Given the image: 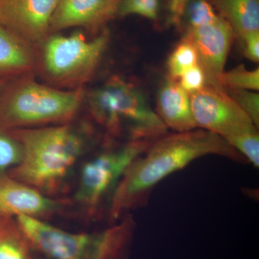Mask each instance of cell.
I'll return each mask as SVG.
<instances>
[{
  "label": "cell",
  "instance_id": "cell-1",
  "mask_svg": "<svg viewBox=\"0 0 259 259\" xmlns=\"http://www.w3.org/2000/svg\"><path fill=\"white\" fill-rule=\"evenodd\" d=\"M211 155L247 163L224 139L205 130L166 134L153 141L133 162L117 185L107 207L109 221L115 223L144 205L162 181L198 158Z\"/></svg>",
  "mask_w": 259,
  "mask_h": 259
},
{
  "label": "cell",
  "instance_id": "cell-2",
  "mask_svg": "<svg viewBox=\"0 0 259 259\" xmlns=\"http://www.w3.org/2000/svg\"><path fill=\"white\" fill-rule=\"evenodd\" d=\"M23 148L8 175L54 197L88 150L89 137L70 123L10 131Z\"/></svg>",
  "mask_w": 259,
  "mask_h": 259
},
{
  "label": "cell",
  "instance_id": "cell-3",
  "mask_svg": "<svg viewBox=\"0 0 259 259\" xmlns=\"http://www.w3.org/2000/svg\"><path fill=\"white\" fill-rule=\"evenodd\" d=\"M14 219L32 259H127L136 226L129 214L93 233H71L40 218Z\"/></svg>",
  "mask_w": 259,
  "mask_h": 259
},
{
  "label": "cell",
  "instance_id": "cell-4",
  "mask_svg": "<svg viewBox=\"0 0 259 259\" xmlns=\"http://www.w3.org/2000/svg\"><path fill=\"white\" fill-rule=\"evenodd\" d=\"M86 97L83 88L64 90L34 76L8 81L0 90V127L13 131L70 123Z\"/></svg>",
  "mask_w": 259,
  "mask_h": 259
},
{
  "label": "cell",
  "instance_id": "cell-5",
  "mask_svg": "<svg viewBox=\"0 0 259 259\" xmlns=\"http://www.w3.org/2000/svg\"><path fill=\"white\" fill-rule=\"evenodd\" d=\"M89 110L111 138L126 134L128 141H153L168 128L144 93L119 76L110 78L88 97Z\"/></svg>",
  "mask_w": 259,
  "mask_h": 259
},
{
  "label": "cell",
  "instance_id": "cell-6",
  "mask_svg": "<svg viewBox=\"0 0 259 259\" xmlns=\"http://www.w3.org/2000/svg\"><path fill=\"white\" fill-rule=\"evenodd\" d=\"M105 30L91 40L81 32L69 36L49 35L37 47L40 73L49 86L60 90L83 88L93 77L108 45Z\"/></svg>",
  "mask_w": 259,
  "mask_h": 259
},
{
  "label": "cell",
  "instance_id": "cell-7",
  "mask_svg": "<svg viewBox=\"0 0 259 259\" xmlns=\"http://www.w3.org/2000/svg\"><path fill=\"white\" fill-rule=\"evenodd\" d=\"M152 144L151 141H127L119 147L108 148L90 158L80 170L73 202L89 218L107 209L114 192L135 160Z\"/></svg>",
  "mask_w": 259,
  "mask_h": 259
},
{
  "label": "cell",
  "instance_id": "cell-8",
  "mask_svg": "<svg viewBox=\"0 0 259 259\" xmlns=\"http://www.w3.org/2000/svg\"><path fill=\"white\" fill-rule=\"evenodd\" d=\"M190 96L197 128L218 135L231 147L240 138L258 132V127L249 116L222 87L206 84Z\"/></svg>",
  "mask_w": 259,
  "mask_h": 259
},
{
  "label": "cell",
  "instance_id": "cell-9",
  "mask_svg": "<svg viewBox=\"0 0 259 259\" xmlns=\"http://www.w3.org/2000/svg\"><path fill=\"white\" fill-rule=\"evenodd\" d=\"M59 0H0V24L38 47L50 35Z\"/></svg>",
  "mask_w": 259,
  "mask_h": 259
},
{
  "label": "cell",
  "instance_id": "cell-10",
  "mask_svg": "<svg viewBox=\"0 0 259 259\" xmlns=\"http://www.w3.org/2000/svg\"><path fill=\"white\" fill-rule=\"evenodd\" d=\"M234 32L222 18L208 25L187 28L185 37L193 44L198 63L207 78L206 84L221 87L220 77L224 71Z\"/></svg>",
  "mask_w": 259,
  "mask_h": 259
},
{
  "label": "cell",
  "instance_id": "cell-11",
  "mask_svg": "<svg viewBox=\"0 0 259 259\" xmlns=\"http://www.w3.org/2000/svg\"><path fill=\"white\" fill-rule=\"evenodd\" d=\"M69 205V201L42 193L7 175L0 176V214L45 218L59 213Z\"/></svg>",
  "mask_w": 259,
  "mask_h": 259
},
{
  "label": "cell",
  "instance_id": "cell-12",
  "mask_svg": "<svg viewBox=\"0 0 259 259\" xmlns=\"http://www.w3.org/2000/svg\"><path fill=\"white\" fill-rule=\"evenodd\" d=\"M121 0H59L51 19L50 32L81 27L97 32L117 13Z\"/></svg>",
  "mask_w": 259,
  "mask_h": 259
},
{
  "label": "cell",
  "instance_id": "cell-13",
  "mask_svg": "<svg viewBox=\"0 0 259 259\" xmlns=\"http://www.w3.org/2000/svg\"><path fill=\"white\" fill-rule=\"evenodd\" d=\"M37 66V47L0 24V81L34 76Z\"/></svg>",
  "mask_w": 259,
  "mask_h": 259
},
{
  "label": "cell",
  "instance_id": "cell-14",
  "mask_svg": "<svg viewBox=\"0 0 259 259\" xmlns=\"http://www.w3.org/2000/svg\"><path fill=\"white\" fill-rule=\"evenodd\" d=\"M157 115L167 128L176 133L197 128L194 122L190 96L178 81L167 77L160 88L157 98Z\"/></svg>",
  "mask_w": 259,
  "mask_h": 259
},
{
  "label": "cell",
  "instance_id": "cell-15",
  "mask_svg": "<svg viewBox=\"0 0 259 259\" xmlns=\"http://www.w3.org/2000/svg\"><path fill=\"white\" fill-rule=\"evenodd\" d=\"M218 14L242 38L259 31V0H209Z\"/></svg>",
  "mask_w": 259,
  "mask_h": 259
},
{
  "label": "cell",
  "instance_id": "cell-16",
  "mask_svg": "<svg viewBox=\"0 0 259 259\" xmlns=\"http://www.w3.org/2000/svg\"><path fill=\"white\" fill-rule=\"evenodd\" d=\"M198 64L195 47L188 38L184 37L183 40L172 51L167 61L168 77L178 81L187 70Z\"/></svg>",
  "mask_w": 259,
  "mask_h": 259
},
{
  "label": "cell",
  "instance_id": "cell-17",
  "mask_svg": "<svg viewBox=\"0 0 259 259\" xmlns=\"http://www.w3.org/2000/svg\"><path fill=\"white\" fill-rule=\"evenodd\" d=\"M0 259H32L26 240L16 223L0 235Z\"/></svg>",
  "mask_w": 259,
  "mask_h": 259
},
{
  "label": "cell",
  "instance_id": "cell-18",
  "mask_svg": "<svg viewBox=\"0 0 259 259\" xmlns=\"http://www.w3.org/2000/svg\"><path fill=\"white\" fill-rule=\"evenodd\" d=\"M220 85L227 90H245L258 91L259 69L248 70L240 65L229 71H223L220 77Z\"/></svg>",
  "mask_w": 259,
  "mask_h": 259
},
{
  "label": "cell",
  "instance_id": "cell-19",
  "mask_svg": "<svg viewBox=\"0 0 259 259\" xmlns=\"http://www.w3.org/2000/svg\"><path fill=\"white\" fill-rule=\"evenodd\" d=\"M23 148L10 131L0 127V176L7 175L21 161Z\"/></svg>",
  "mask_w": 259,
  "mask_h": 259
},
{
  "label": "cell",
  "instance_id": "cell-20",
  "mask_svg": "<svg viewBox=\"0 0 259 259\" xmlns=\"http://www.w3.org/2000/svg\"><path fill=\"white\" fill-rule=\"evenodd\" d=\"M185 17H187L188 23L187 28L208 25L221 18L208 0H191Z\"/></svg>",
  "mask_w": 259,
  "mask_h": 259
},
{
  "label": "cell",
  "instance_id": "cell-21",
  "mask_svg": "<svg viewBox=\"0 0 259 259\" xmlns=\"http://www.w3.org/2000/svg\"><path fill=\"white\" fill-rule=\"evenodd\" d=\"M159 0H121L117 14L120 16L138 15L150 20L157 18Z\"/></svg>",
  "mask_w": 259,
  "mask_h": 259
},
{
  "label": "cell",
  "instance_id": "cell-22",
  "mask_svg": "<svg viewBox=\"0 0 259 259\" xmlns=\"http://www.w3.org/2000/svg\"><path fill=\"white\" fill-rule=\"evenodd\" d=\"M230 97L247 114L256 127L259 125V95L255 91L245 90H227Z\"/></svg>",
  "mask_w": 259,
  "mask_h": 259
},
{
  "label": "cell",
  "instance_id": "cell-23",
  "mask_svg": "<svg viewBox=\"0 0 259 259\" xmlns=\"http://www.w3.org/2000/svg\"><path fill=\"white\" fill-rule=\"evenodd\" d=\"M179 80L181 88L190 95L202 90L207 83L205 73L199 64L187 70Z\"/></svg>",
  "mask_w": 259,
  "mask_h": 259
},
{
  "label": "cell",
  "instance_id": "cell-24",
  "mask_svg": "<svg viewBox=\"0 0 259 259\" xmlns=\"http://www.w3.org/2000/svg\"><path fill=\"white\" fill-rule=\"evenodd\" d=\"M191 0H168L167 23L180 28Z\"/></svg>",
  "mask_w": 259,
  "mask_h": 259
},
{
  "label": "cell",
  "instance_id": "cell-25",
  "mask_svg": "<svg viewBox=\"0 0 259 259\" xmlns=\"http://www.w3.org/2000/svg\"><path fill=\"white\" fill-rule=\"evenodd\" d=\"M244 56L254 63L259 61V31L251 32L242 37Z\"/></svg>",
  "mask_w": 259,
  "mask_h": 259
},
{
  "label": "cell",
  "instance_id": "cell-26",
  "mask_svg": "<svg viewBox=\"0 0 259 259\" xmlns=\"http://www.w3.org/2000/svg\"><path fill=\"white\" fill-rule=\"evenodd\" d=\"M15 224V219L8 216L0 214V235L3 234L5 231H8Z\"/></svg>",
  "mask_w": 259,
  "mask_h": 259
},
{
  "label": "cell",
  "instance_id": "cell-27",
  "mask_svg": "<svg viewBox=\"0 0 259 259\" xmlns=\"http://www.w3.org/2000/svg\"><path fill=\"white\" fill-rule=\"evenodd\" d=\"M7 82H5V81H0V90H1V89L3 88V86H4V85Z\"/></svg>",
  "mask_w": 259,
  "mask_h": 259
},
{
  "label": "cell",
  "instance_id": "cell-28",
  "mask_svg": "<svg viewBox=\"0 0 259 259\" xmlns=\"http://www.w3.org/2000/svg\"><path fill=\"white\" fill-rule=\"evenodd\" d=\"M208 1H209V0H208Z\"/></svg>",
  "mask_w": 259,
  "mask_h": 259
}]
</instances>
